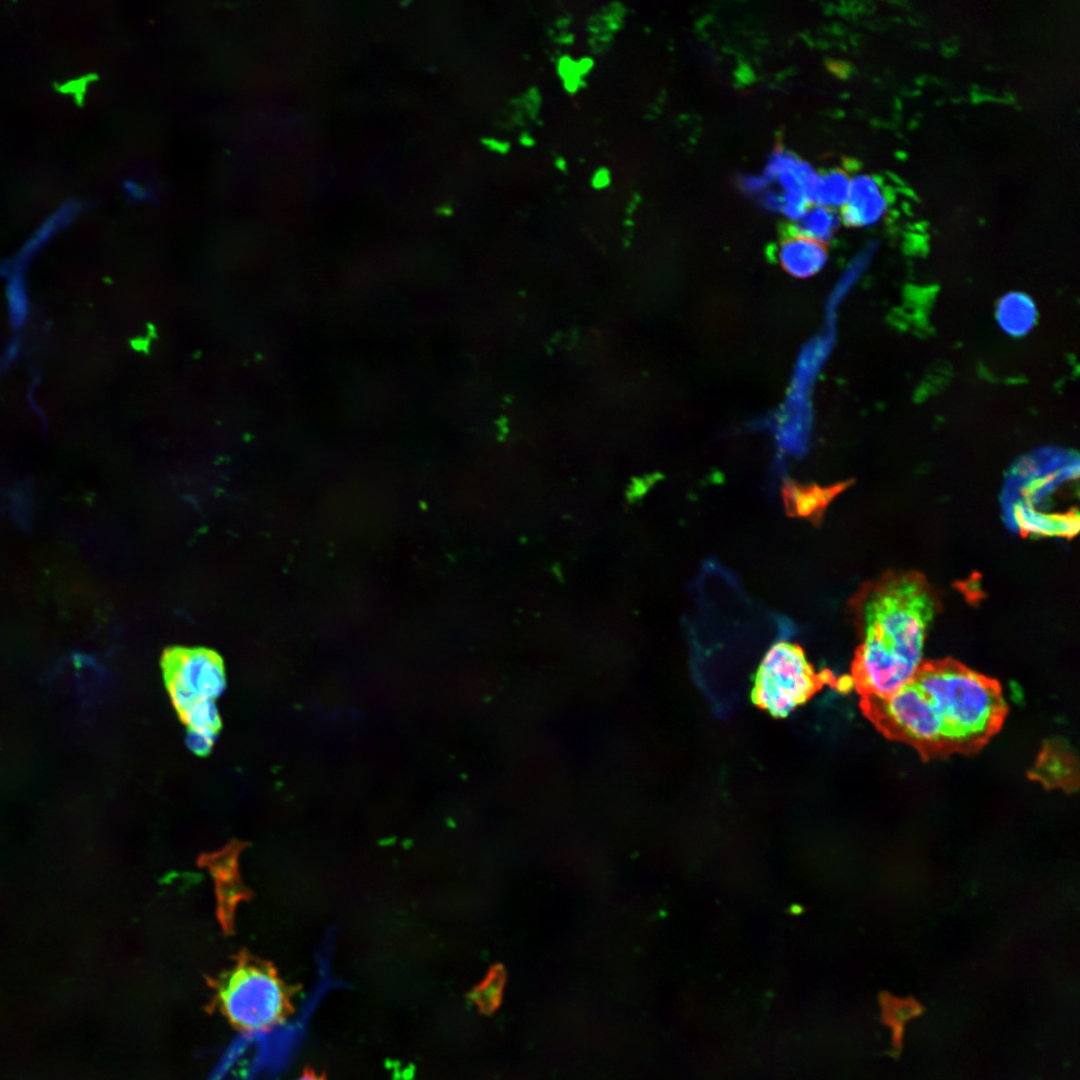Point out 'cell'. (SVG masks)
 Returning a JSON list of instances; mask_svg holds the SVG:
<instances>
[{
  "label": "cell",
  "instance_id": "obj_1",
  "mask_svg": "<svg viewBox=\"0 0 1080 1080\" xmlns=\"http://www.w3.org/2000/svg\"><path fill=\"white\" fill-rule=\"evenodd\" d=\"M860 708L882 735L927 760L981 750L1008 713L997 680L952 658L924 660L901 688L862 697Z\"/></svg>",
  "mask_w": 1080,
  "mask_h": 1080
},
{
  "label": "cell",
  "instance_id": "obj_2",
  "mask_svg": "<svg viewBox=\"0 0 1080 1080\" xmlns=\"http://www.w3.org/2000/svg\"><path fill=\"white\" fill-rule=\"evenodd\" d=\"M859 637L849 678L860 697L887 696L924 662L939 609L935 589L918 572L898 571L864 583L848 602Z\"/></svg>",
  "mask_w": 1080,
  "mask_h": 1080
},
{
  "label": "cell",
  "instance_id": "obj_3",
  "mask_svg": "<svg viewBox=\"0 0 1080 1080\" xmlns=\"http://www.w3.org/2000/svg\"><path fill=\"white\" fill-rule=\"evenodd\" d=\"M209 986L214 1006L242 1031L267 1030L292 1012V992L276 968L246 951L209 979Z\"/></svg>",
  "mask_w": 1080,
  "mask_h": 1080
},
{
  "label": "cell",
  "instance_id": "obj_4",
  "mask_svg": "<svg viewBox=\"0 0 1080 1080\" xmlns=\"http://www.w3.org/2000/svg\"><path fill=\"white\" fill-rule=\"evenodd\" d=\"M1078 476L1071 455L1056 451L1024 458L1013 469L1006 491L1005 511L1009 523L1022 533L1072 536L1078 527L1054 510L1056 495Z\"/></svg>",
  "mask_w": 1080,
  "mask_h": 1080
},
{
  "label": "cell",
  "instance_id": "obj_5",
  "mask_svg": "<svg viewBox=\"0 0 1080 1080\" xmlns=\"http://www.w3.org/2000/svg\"><path fill=\"white\" fill-rule=\"evenodd\" d=\"M752 681V703L777 719L787 717L825 686L841 692L852 688L849 675L837 678L830 670H816L800 645L784 640L769 648Z\"/></svg>",
  "mask_w": 1080,
  "mask_h": 1080
},
{
  "label": "cell",
  "instance_id": "obj_6",
  "mask_svg": "<svg viewBox=\"0 0 1080 1080\" xmlns=\"http://www.w3.org/2000/svg\"><path fill=\"white\" fill-rule=\"evenodd\" d=\"M161 669L178 716L195 704L214 701L225 689L223 660L210 649L168 648L162 655Z\"/></svg>",
  "mask_w": 1080,
  "mask_h": 1080
},
{
  "label": "cell",
  "instance_id": "obj_7",
  "mask_svg": "<svg viewBox=\"0 0 1080 1080\" xmlns=\"http://www.w3.org/2000/svg\"><path fill=\"white\" fill-rule=\"evenodd\" d=\"M849 485V481L821 486L815 483L803 484L794 480H785L781 487L784 511L789 517L806 520L813 526H820L829 505Z\"/></svg>",
  "mask_w": 1080,
  "mask_h": 1080
},
{
  "label": "cell",
  "instance_id": "obj_8",
  "mask_svg": "<svg viewBox=\"0 0 1080 1080\" xmlns=\"http://www.w3.org/2000/svg\"><path fill=\"white\" fill-rule=\"evenodd\" d=\"M888 208V198L880 183L870 175L851 179L850 190L842 206V219L853 227H866L879 222Z\"/></svg>",
  "mask_w": 1080,
  "mask_h": 1080
},
{
  "label": "cell",
  "instance_id": "obj_9",
  "mask_svg": "<svg viewBox=\"0 0 1080 1080\" xmlns=\"http://www.w3.org/2000/svg\"><path fill=\"white\" fill-rule=\"evenodd\" d=\"M778 259L792 276L807 278L822 269L826 262V251L821 242L796 232L782 241Z\"/></svg>",
  "mask_w": 1080,
  "mask_h": 1080
},
{
  "label": "cell",
  "instance_id": "obj_10",
  "mask_svg": "<svg viewBox=\"0 0 1080 1080\" xmlns=\"http://www.w3.org/2000/svg\"><path fill=\"white\" fill-rule=\"evenodd\" d=\"M1032 777L1047 787L1072 789L1077 785V769H1073L1071 753L1056 743L1046 745L1032 769Z\"/></svg>",
  "mask_w": 1080,
  "mask_h": 1080
},
{
  "label": "cell",
  "instance_id": "obj_11",
  "mask_svg": "<svg viewBox=\"0 0 1080 1080\" xmlns=\"http://www.w3.org/2000/svg\"><path fill=\"white\" fill-rule=\"evenodd\" d=\"M996 320L1000 329L1012 337L1029 333L1037 321V308L1032 298L1022 292L1004 295L996 307Z\"/></svg>",
  "mask_w": 1080,
  "mask_h": 1080
},
{
  "label": "cell",
  "instance_id": "obj_12",
  "mask_svg": "<svg viewBox=\"0 0 1080 1080\" xmlns=\"http://www.w3.org/2000/svg\"><path fill=\"white\" fill-rule=\"evenodd\" d=\"M880 1005L881 1021L891 1031V1054L898 1058L903 1048L906 1024L922 1015L925 1007L911 996L900 998L889 993L881 994Z\"/></svg>",
  "mask_w": 1080,
  "mask_h": 1080
},
{
  "label": "cell",
  "instance_id": "obj_13",
  "mask_svg": "<svg viewBox=\"0 0 1080 1080\" xmlns=\"http://www.w3.org/2000/svg\"><path fill=\"white\" fill-rule=\"evenodd\" d=\"M850 184L851 178L844 170L832 169L817 177L809 201L829 209L842 208L848 198Z\"/></svg>",
  "mask_w": 1080,
  "mask_h": 1080
},
{
  "label": "cell",
  "instance_id": "obj_14",
  "mask_svg": "<svg viewBox=\"0 0 1080 1080\" xmlns=\"http://www.w3.org/2000/svg\"><path fill=\"white\" fill-rule=\"evenodd\" d=\"M838 223V217L832 209L816 205L808 207L797 220V233L822 242L833 235Z\"/></svg>",
  "mask_w": 1080,
  "mask_h": 1080
},
{
  "label": "cell",
  "instance_id": "obj_15",
  "mask_svg": "<svg viewBox=\"0 0 1080 1080\" xmlns=\"http://www.w3.org/2000/svg\"><path fill=\"white\" fill-rule=\"evenodd\" d=\"M506 980L505 969L502 965L492 967L484 979L472 994V1000L485 1014L493 1013L500 1005L503 997V989Z\"/></svg>",
  "mask_w": 1080,
  "mask_h": 1080
},
{
  "label": "cell",
  "instance_id": "obj_16",
  "mask_svg": "<svg viewBox=\"0 0 1080 1080\" xmlns=\"http://www.w3.org/2000/svg\"><path fill=\"white\" fill-rule=\"evenodd\" d=\"M123 189L128 199L135 203L156 201L158 190L147 178L130 177L123 182Z\"/></svg>",
  "mask_w": 1080,
  "mask_h": 1080
},
{
  "label": "cell",
  "instance_id": "obj_17",
  "mask_svg": "<svg viewBox=\"0 0 1080 1080\" xmlns=\"http://www.w3.org/2000/svg\"><path fill=\"white\" fill-rule=\"evenodd\" d=\"M557 72L563 81L564 89L570 93H576L584 86L583 76L580 74L577 62L569 55L560 57L557 64Z\"/></svg>",
  "mask_w": 1080,
  "mask_h": 1080
},
{
  "label": "cell",
  "instance_id": "obj_18",
  "mask_svg": "<svg viewBox=\"0 0 1080 1080\" xmlns=\"http://www.w3.org/2000/svg\"><path fill=\"white\" fill-rule=\"evenodd\" d=\"M215 740L216 739L194 731L187 730L186 733L187 746L193 753L199 756L207 755L211 751Z\"/></svg>",
  "mask_w": 1080,
  "mask_h": 1080
},
{
  "label": "cell",
  "instance_id": "obj_19",
  "mask_svg": "<svg viewBox=\"0 0 1080 1080\" xmlns=\"http://www.w3.org/2000/svg\"><path fill=\"white\" fill-rule=\"evenodd\" d=\"M521 101L530 116L536 115L541 103V97L536 88L529 89Z\"/></svg>",
  "mask_w": 1080,
  "mask_h": 1080
},
{
  "label": "cell",
  "instance_id": "obj_20",
  "mask_svg": "<svg viewBox=\"0 0 1080 1080\" xmlns=\"http://www.w3.org/2000/svg\"><path fill=\"white\" fill-rule=\"evenodd\" d=\"M610 182H611V174H610L609 169L606 168V167L598 168L594 172V174L592 176V179H591V184L596 189L605 188V187L609 186Z\"/></svg>",
  "mask_w": 1080,
  "mask_h": 1080
},
{
  "label": "cell",
  "instance_id": "obj_21",
  "mask_svg": "<svg viewBox=\"0 0 1080 1080\" xmlns=\"http://www.w3.org/2000/svg\"><path fill=\"white\" fill-rule=\"evenodd\" d=\"M576 62H577L578 70H579L580 74L583 77L586 76L592 70V68L594 66L593 59L590 58V57H587V56L580 58Z\"/></svg>",
  "mask_w": 1080,
  "mask_h": 1080
},
{
  "label": "cell",
  "instance_id": "obj_22",
  "mask_svg": "<svg viewBox=\"0 0 1080 1080\" xmlns=\"http://www.w3.org/2000/svg\"><path fill=\"white\" fill-rule=\"evenodd\" d=\"M487 144L491 149L502 154L507 153L510 149V144L508 142L489 139L487 140Z\"/></svg>",
  "mask_w": 1080,
  "mask_h": 1080
},
{
  "label": "cell",
  "instance_id": "obj_23",
  "mask_svg": "<svg viewBox=\"0 0 1080 1080\" xmlns=\"http://www.w3.org/2000/svg\"><path fill=\"white\" fill-rule=\"evenodd\" d=\"M519 142L525 147H531V146H533L535 144V140L527 132L521 133V135L519 137Z\"/></svg>",
  "mask_w": 1080,
  "mask_h": 1080
},
{
  "label": "cell",
  "instance_id": "obj_24",
  "mask_svg": "<svg viewBox=\"0 0 1080 1080\" xmlns=\"http://www.w3.org/2000/svg\"><path fill=\"white\" fill-rule=\"evenodd\" d=\"M297 1080H324L320 1075L313 1071L304 1072Z\"/></svg>",
  "mask_w": 1080,
  "mask_h": 1080
},
{
  "label": "cell",
  "instance_id": "obj_25",
  "mask_svg": "<svg viewBox=\"0 0 1080 1080\" xmlns=\"http://www.w3.org/2000/svg\"><path fill=\"white\" fill-rule=\"evenodd\" d=\"M555 166L557 167V169H559L561 171H565L566 167H567V163H566L564 158L559 157V158H557L555 160Z\"/></svg>",
  "mask_w": 1080,
  "mask_h": 1080
}]
</instances>
